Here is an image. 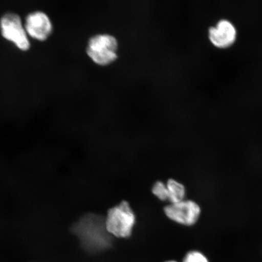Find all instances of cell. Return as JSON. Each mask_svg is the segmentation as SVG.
Returning a JSON list of instances; mask_svg holds the SVG:
<instances>
[{
	"label": "cell",
	"instance_id": "6da1fadb",
	"mask_svg": "<svg viewBox=\"0 0 262 262\" xmlns=\"http://www.w3.org/2000/svg\"><path fill=\"white\" fill-rule=\"evenodd\" d=\"M135 224V214L126 201L121 202L108 211L105 222L106 230L115 237H129Z\"/></svg>",
	"mask_w": 262,
	"mask_h": 262
},
{
	"label": "cell",
	"instance_id": "7a4b0ae2",
	"mask_svg": "<svg viewBox=\"0 0 262 262\" xmlns=\"http://www.w3.org/2000/svg\"><path fill=\"white\" fill-rule=\"evenodd\" d=\"M117 49L118 42L113 36L97 35L88 42L87 54L95 63L106 66L116 60Z\"/></svg>",
	"mask_w": 262,
	"mask_h": 262
},
{
	"label": "cell",
	"instance_id": "3957f363",
	"mask_svg": "<svg viewBox=\"0 0 262 262\" xmlns=\"http://www.w3.org/2000/svg\"><path fill=\"white\" fill-rule=\"evenodd\" d=\"M0 27L3 37L14 42L19 49L26 51L30 48L27 32L18 15L14 13L5 14L0 22Z\"/></svg>",
	"mask_w": 262,
	"mask_h": 262
},
{
	"label": "cell",
	"instance_id": "277c9868",
	"mask_svg": "<svg viewBox=\"0 0 262 262\" xmlns=\"http://www.w3.org/2000/svg\"><path fill=\"white\" fill-rule=\"evenodd\" d=\"M165 212L172 221L183 225L191 226L199 220L201 209L195 202L183 200L166 206Z\"/></svg>",
	"mask_w": 262,
	"mask_h": 262
},
{
	"label": "cell",
	"instance_id": "5b68a950",
	"mask_svg": "<svg viewBox=\"0 0 262 262\" xmlns=\"http://www.w3.org/2000/svg\"><path fill=\"white\" fill-rule=\"evenodd\" d=\"M209 40L219 48H227L234 43L237 38V29L227 19H222L209 30Z\"/></svg>",
	"mask_w": 262,
	"mask_h": 262
},
{
	"label": "cell",
	"instance_id": "8992f818",
	"mask_svg": "<svg viewBox=\"0 0 262 262\" xmlns=\"http://www.w3.org/2000/svg\"><path fill=\"white\" fill-rule=\"evenodd\" d=\"M25 30L29 35L37 40H47L52 30L50 19L44 12H33L26 18Z\"/></svg>",
	"mask_w": 262,
	"mask_h": 262
},
{
	"label": "cell",
	"instance_id": "52a82bcc",
	"mask_svg": "<svg viewBox=\"0 0 262 262\" xmlns=\"http://www.w3.org/2000/svg\"><path fill=\"white\" fill-rule=\"evenodd\" d=\"M169 194V201L171 204H175L184 200L186 190L185 186L182 183L176 180L169 179L166 184Z\"/></svg>",
	"mask_w": 262,
	"mask_h": 262
},
{
	"label": "cell",
	"instance_id": "ba28073f",
	"mask_svg": "<svg viewBox=\"0 0 262 262\" xmlns=\"http://www.w3.org/2000/svg\"><path fill=\"white\" fill-rule=\"evenodd\" d=\"M152 191L157 198L162 201H169V194L166 185L162 182H157L153 186Z\"/></svg>",
	"mask_w": 262,
	"mask_h": 262
},
{
	"label": "cell",
	"instance_id": "9c48e42d",
	"mask_svg": "<svg viewBox=\"0 0 262 262\" xmlns=\"http://www.w3.org/2000/svg\"><path fill=\"white\" fill-rule=\"evenodd\" d=\"M183 262H209L208 258L201 252L192 251L185 255Z\"/></svg>",
	"mask_w": 262,
	"mask_h": 262
},
{
	"label": "cell",
	"instance_id": "30bf717a",
	"mask_svg": "<svg viewBox=\"0 0 262 262\" xmlns=\"http://www.w3.org/2000/svg\"><path fill=\"white\" fill-rule=\"evenodd\" d=\"M166 262H178V261H174V260H169V261H167Z\"/></svg>",
	"mask_w": 262,
	"mask_h": 262
}]
</instances>
